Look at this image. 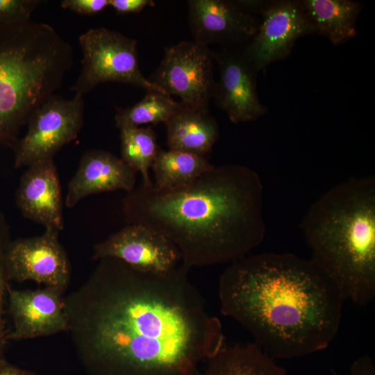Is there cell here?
<instances>
[{
  "label": "cell",
  "instance_id": "cell-1",
  "mask_svg": "<svg viewBox=\"0 0 375 375\" xmlns=\"http://www.w3.org/2000/svg\"><path fill=\"white\" fill-rule=\"evenodd\" d=\"M182 264L162 274L99 260L65 298L77 352L91 375H199L224 346L220 320Z\"/></svg>",
  "mask_w": 375,
  "mask_h": 375
},
{
  "label": "cell",
  "instance_id": "cell-2",
  "mask_svg": "<svg viewBox=\"0 0 375 375\" xmlns=\"http://www.w3.org/2000/svg\"><path fill=\"white\" fill-rule=\"evenodd\" d=\"M220 312L253 336L272 358L306 356L336 336L345 301L309 259L290 253L247 255L222 274Z\"/></svg>",
  "mask_w": 375,
  "mask_h": 375
},
{
  "label": "cell",
  "instance_id": "cell-3",
  "mask_svg": "<svg viewBox=\"0 0 375 375\" xmlns=\"http://www.w3.org/2000/svg\"><path fill=\"white\" fill-rule=\"evenodd\" d=\"M122 210L128 224L149 226L173 242L189 269L247 256L266 233L260 177L240 165L213 166L176 189L142 185L124 197Z\"/></svg>",
  "mask_w": 375,
  "mask_h": 375
},
{
  "label": "cell",
  "instance_id": "cell-4",
  "mask_svg": "<svg viewBox=\"0 0 375 375\" xmlns=\"http://www.w3.org/2000/svg\"><path fill=\"white\" fill-rule=\"evenodd\" d=\"M301 228L310 260L345 300L367 306L375 296V178H351L310 206Z\"/></svg>",
  "mask_w": 375,
  "mask_h": 375
},
{
  "label": "cell",
  "instance_id": "cell-5",
  "mask_svg": "<svg viewBox=\"0 0 375 375\" xmlns=\"http://www.w3.org/2000/svg\"><path fill=\"white\" fill-rule=\"evenodd\" d=\"M65 76L60 50L40 24H0V144L12 146Z\"/></svg>",
  "mask_w": 375,
  "mask_h": 375
},
{
  "label": "cell",
  "instance_id": "cell-6",
  "mask_svg": "<svg viewBox=\"0 0 375 375\" xmlns=\"http://www.w3.org/2000/svg\"><path fill=\"white\" fill-rule=\"evenodd\" d=\"M78 42L83 52V67L70 88L75 95L83 97L106 82L129 84L167 94L142 73L135 40L115 31L97 27L81 34Z\"/></svg>",
  "mask_w": 375,
  "mask_h": 375
},
{
  "label": "cell",
  "instance_id": "cell-7",
  "mask_svg": "<svg viewBox=\"0 0 375 375\" xmlns=\"http://www.w3.org/2000/svg\"><path fill=\"white\" fill-rule=\"evenodd\" d=\"M84 108L81 96L65 99L55 94L49 97L28 119L26 133L10 147L15 168L53 159L77 138L83 125Z\"/></svg>",
  "mask_w": 375,
  "mask_h": 375
},
{
  "label": "cell",
  "instance_id": "cell-8",
  "mask_svg": "<svg viewBox=\"0 0 375 375\" xmlns=\"http://www.w3.org/2000/svg\"><path fill=\"white\" fill-rule=\"evenodd\" d=\"M215 52L195 41H181L165 48L164 56L149 81L181 103L194 110H208L212 98Z\"/></svg>",
  "mask_w": 375,
  "mask_h": 375
},
{
  "label": "cell",
  "instance_id": "cell-9",
  "mask_svg": "<svg viewBox=\"0 0 375 375\" xmlns=\"http://www.w3.org/2000/svg\"><path fill=\"white\" fill-rule=\"evenodd\" d=\"M262 1L190 0L188 22L196 42L208 47H243L260 22Z\"/></svg>",
  "mask_w": 375,
  "mask_h": 375
},
{
  "label": "cell",
  "instance_id": "cell-10",
  "mask_svg": "<svg viewBox=\"0 0 375 375\" xmlns=\"http://www.w3.org/2000/svg\"><path fill=\"white\" fill-rule=\"evenodd\" d=\"M259 13L257 31L243 47L257 72L287 58L298 39L314 33L300 1H262Z\"/></svg>",
  "mask_w": 375,
  "mask_h": 375
},
{
  "label": "cell",
  "instance_id": "cell-11",
  "mask_svg": "<svg viewBox=\"0 0 375 375\" xmlns=\"http://www.w3.org/2000/svg\"><path fill=\"white\" fill-rule=\"evenodd\" d=\"M59 233L44 229L42 235L11 240L6 253L9 281H33L65 291L71 267Z\"/></svg>",
  "mask_w": 375,
  "mask_h": 375
},
{
  "label": "cell",
  "instance_id": "cell-12",
  "mask_svg": "<svg viewBox=\"0 0 375 375\" xmlns=\"http://www.w3.org/2000/svg\"><path fill=\"white\" fill-rule=\"evenodd\" d=\"M117 258L136 269L157 274L169 272L181 262L180 251L173 242L141 224H127L95 244L92 258Z\"/></svg>",
  "mask_w": 375,
  "mask_h": 375
},
{
  "label": "cell",
  "instance_id": "cell-13",
  "mask_svg": "<svg viewBox=\"0 0 375 375\" xmlns=\"http://www.w3.org/2000/svg\"><path fill=\"white\" fill-rule=\"evenodd\" d=\"M243 47H222L214 51L219 76L212 98L233 123L255 121L267 112L258 98L257 72Z\"/></svg>",
  "mask_w": 375,
  "mask_h": 375
},
{
  "label": "cell",
  "instance_id": "cell-14",
  "mask_svg": "<svg viewBox=\"0 0 375 375\" xmlns=\"http://www.w3.org/2000/svg\"><path fill=\"white\" fill-rule=\"evenodd\" d=\"M64 290L45 287L35 290H17L10 285L8 312L12 331L7 340H22L48 336L69 329Z\"/></svg>",
  "mask_w": 375,
  "mask_h": 375
},
{
  "label": "cell",
  "instance_id": "cell-15",
  "mask_svg": "<svg viewBox=\"0 0 375 375\" xmlns=\"http://www.w3.org/2000/svg\"><path fill=\"white\" fill-rule=\"evenodd\" d=\"M22 215L44 229L60 232L64 228L63 201L53 159L37 162L22 174L15 194Z\"/></svg>",
  "mask_w": 375,
  "mask_h": 375
},
{
  "label": "cell",
  "instance_id": "cell-16",
  "mask_svg": "<svg viewBox=\"0 0 375 375\" xmlns=\"http://www.w3.org/2000/svg\"><path fill=\"white\" fill-rule=\"evenodd\" d=\"M137 172L111 152L93 149L85 152L70 179L65 204L73 208L94 194L135 189Z\"/></svg>",
  "mask_w": 375,
  "mask_h": 375
},
{
  "label": "cell",
  "instance_id": "cell-17",
  "mask_svg": "<svg viewBox=\"0 0 375 375\" xmlns=\"http://www.w3.org/2000/svg\"><path fill=\"white\" fill-rule=\"evenodd\" d=\"M169 150L205 157L212 151L219 137V126L208 110L183 106L165 123Z\"/></svg>",
  "mask_w": 375,
  "mask_h": 375
},
{
  "label": "cell",
  "instance_id": "cell-18",
  "mask_svg": "<svg viewBox=\"0 0 375 375\" xmlns=\"http://www.w3.org/2000/svg\"><path fill=\"white\" fill-rule=\"evenodd\" d=\"M301 4L314 33L326 38L333 45L344 44L357 36L356 21L362 8L351 0H301Z\"/></svg>",
  "mask_w": 375,
  "mask_h": 375
},
{
  "label": "cell",
  "instance_id": "cell-19",
  "mask_svg": "<svg viewBox=\"0 0 375 375\" xmlns=\"http://www.w3.org/2000/svg\"><path fill=\"white\" fill-rule=\"evenodd\" d=\"M199 375H288L273 358L255 343L225 346L207 360Z\"/></svg>",
  "mask_w": 375,
  "mask_h": 375
},
{
  "label": "cell",
  "instance_id": "cell-20",
  "mask_svg": "<svg viewBox=\"0 0 375 375\" xmlns=\"http://www.w3.org/2000/svg\"><path fill=\"white\" fill-rule=\"evenodd\" d=\"M214 165L205 157L183 151L160 149L152 164L154 186L172 190L192 183Z\"/></svg>",
  "mask_w": 375,
  "mask_h": 375
},
{
  "label": "cell",
  "instance_id": "cell-21",
  "mask_svg": "<svg viewBox=\"0 0 375 375\" xmlns=\"http://www.w3.org/2000/svg\"><path fill=\"white\" fill-rule=\"evenodd\" d=\"M120 131L121 159L142 177V186L150 187L153 183L149 169L160 149L155 131L150 126L124 127Z\"/></svg>",
  "mask_w": 375,
  "mask_h": 375
},
{
  "label": "cell",
  "instance_id": "cell-22",
  "mask_svg": "<svg viewBox=\"0 0 375 375\" xmlns=\"http://www.w3.org/2000/svg\"><path fill=\"white\" fill-rule=\"evenodd\" d=\"M181 106L170 96L156 91H147L145 96L131 107L116 108L115 122L120 129L140 127L144 124L166 123Z\"/></svg>",
  "mask_w": 375,
  "mask_h": 375
},
{
  "label": "cell",
  "instance_id": "cell-23",
  "mask_svg": "<svg viewBox=\"0 0 375 375\" xmlns=\"http://www.w3.org/2000/svg\"><path fill=\"white\" fill-rule=\"evenodd\" d=\"M11 240L10 226L0 209V361L6 360L4 354L7 333L3 319V300L10 281L7 272L6 253Z\"/></svg>",
  "mask_w": 375,
  "mask_h": 375
},
{
  "label": "cell",
  "instance_id": "cell-24",
  "mask_svg": "<svg viewBox=\"0 0 375 375\" xmlns=\"http://www.w3.org/2000/svg\"><path fill=\"white\" fill-rule=\"evenodd\" d=\"M44 1L0 0V24L28 21L33 11Z\"/></svg>",
  "mask_w": 375,
  "mask_h": 375
},
{
  "label": "cell",
  "instance_id": "cell-25",
  "mask_svg": "<svg viewBox=\"0 0 375 375\" xmlns=\"http://www.w3.org/2000/svg\"><path fill=\"white\" fill-rule=\"evenodd\" d=\"M60 5L80 15H94L109 6V0H63Z\"/></svg>",
  "mask_w": 375,
  "mask_h": 375
},
{
  "label": "cell",
  "instance_id": "cell-26",
  "mask_svg": "<svg viewBox=\"0 0 375 375\" xmlns=\"http://www.w3.org/2000/svg\"><path fill=\"white\" fill-rule=\"evenodd\" d=\"M109 6L119 13H137L147 6H154L152 0H109Z\"/></svg>",
  "mask_w": 375,
  "mask_h": 375
},
{
  "label": "cell",
  "instance_id": "cell-27",
  "mask_svg": "<svg viewBox=\"0 0 375 375\" xmlns=\"http://www.w3.org/2000/svg\"><path fill=\"white\" fill-rule=\"evenodd\" d=\"M349 375H375V367L372 358L367 355L358 358L352 363Z\"/></svg>",
  "mask_w": 375,
  "mask_h": 375
},
{
  "label": "cell",
  "instance_id": "cell-28",
  "mask_svg": "<svg viewBox=\"0 0 375 375\" xmlns=\"http://www.w3.org/2000/svg\"><path fill=\"white\" fill-rule=\"evenodd\" d=\"M0 375H38L36 373L19 368L6 360L0 361Z\"/></svg>",
  "mask_w": 375,
  "mask_h": 375
}]
</instances>
